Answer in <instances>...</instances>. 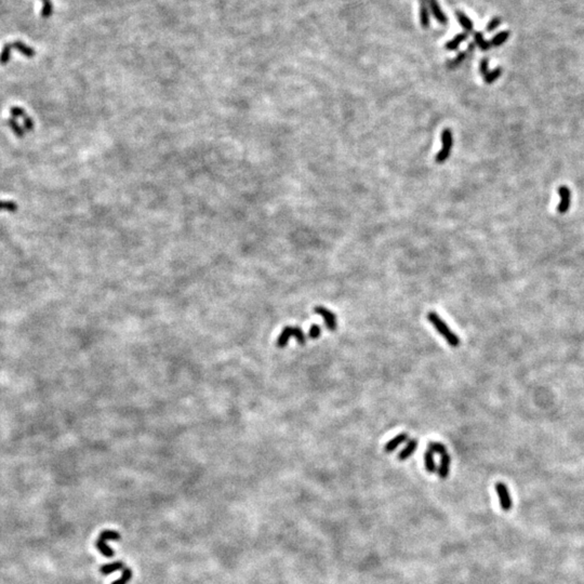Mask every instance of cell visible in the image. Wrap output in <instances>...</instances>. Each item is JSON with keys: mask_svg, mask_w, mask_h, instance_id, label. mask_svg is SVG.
Segmentation results:
<instances>
[{"mask_svg": "<svg viewBox=\"0 0 584 584\" xmlns=\"http://www.w3.org/2000/svg\"><path fill=\"white\" fill-rule=\"evenodd\" d=\"M428 319L434 328L439 332V335L445 339L449 345L452 347H458L460 345V338L449 328L445 321L439 317V315L435 312H430L428 314Z\"/></svg>", "mask_w": 584, "mask_h": 584, "instance_id": "6da1fadb", "label": "cell"}, {"mask_svg": "<svg viewBox=\"0 0 584 584\" xmlns=\"http://www.w3.org/2000/svg\"><path fill=\"white\" fill-rule=\"evenodd\" d=\"M121 535L119 533L114 530H104L98 535V538L96 542L97 548L102 555L106 557H113L115 555L114 550L110 546H108L107 541H117L120 540Z\"/></svg>", "mask_w": 584, "mask_h": 584, "instance_id": "7a4b0ae2", "label": "cell"}, {"mask_svg": "<svg viewBox=\"0 0 584 584\" xmlns=\"http://www.w3.org/2000/svg\"><path fill=\"white\" fill-rule=\"evenodd\" d=\"M441 143H442V147H441L439 153H438L435 157L436 163H439V165L440 163L445 162L449 158V156H450V153H451L453 138H452V132L450 129H445L442 131Z\"/></svg>", "mask_w": 584, "mask_h": 584, "instance_id": "3957f363", "label": "cell"}, {"mask_svg": "<svg viewBox=\"0 0 584 584\" xmlns=\"http://www.w3.org/2000/svg\"><path fill=\"white\" fill-rule=\"evenodd\" d=\"M494 488L496 493H498L502 510L506 512L510 511L512 509V499L506 485L503 483H496Z\"/></svg>", "mask_w": 584, "mask_h": 584, "instance_id": "277c9868", "label": "cell"}, {"mask_svg": "<svg viewBox=\"0 0 584 584\" xmlns=\"http://www.w3.org/2000/svg\"><path fill=\"white\" fill-rule=\"evenodd\" d=\"M314 312L318 314L319 316H321V318L324 319L326 327L331 331H335L337 329V317H336V314L332 313L331 311H329L328 308H326L324 306H316L314 308Z\"/></svg>", "mask_w": 584, "mask_h": 584, "instance_id": "5b68a950", "label": "cell"}, {"mask_svg": "<svg viewBox=\"0 0 584 584\" xmlns=\"http://www.w3.org/2000/svg\"><path fill=\"white\" fill-rule=\"evenodd\" d=\"M558 194L560 196V203L557 207V211L560 214H565L569 210L570 207V199H571V193L567 186L562 185L558 188Z\"/></svg>", "mask_w": 584, "mask_h": 584, "instance_id": "8992f818", "label": "cell"}, {"mask_svg": "<svg viewBox=\"0 0 584 584\" xmlns=\"http://www.w3.org/2000/svg\"><path fill=\"white\" fill-rule=\"evenodd\" d=\"M10 114L14 118H21L23 120V126H24L25 130L28 131H32L34 129V121L33 119L29 117L24 109L20 106H12L10 108Z\"/></svg>", "mask_w": 584, "mask_h": 584, "instance_id": "52a82bcc", "label": "cell"}, {"mask_svg": "<svg viewBox=\"0 0 584 584\" xmlns=\"http://www.w3.org/2000/svg\"><path fill=\"white\" fill-rule=\"evenodd\" d=\"M428 3H429L430 9H431V12L433 13L437 22L440 23L441 25H446L448 23V17L445 13L442 12V10H441L440 5H439V3H438L437 0H428Z\"/></svg>", "mask_w": 584, "mask_h": 584, "instance_id": "ba28073f", "label": "cell"}, {"mask_svg": "<svg viewBox=\"0 0 584 584\" xmlns=\"http://www.w3.org/2000/svg\"><path fill=\"white\" fill-rule=\"evenodd\" d=\"M10 46H11V49L19 51L20 53H22L27 58H32L35 56V50L32 48V47H29L26 44L21 42V40H15V42H13V43H10Z\"/></svg>", "mask_w": 584, "mask_h": 584, "instance_id": "9c48e42d", "label": "cell"}, {"mask_svg": "<svg viewBox=\"0 0 584 584\" xmlns=\"http://www.w3.org/2000/svg\"><path fill=\"white\" fill-rule=\"evenodd\" d=\"M420 23L423 28L430 27V7L428 0L420 1Z\"/></svg>", "mask_w": 584, "mask_h": 584, "instance_id": "30bf717a", "label": "cell"}, {"mask_svg": "<svg viewBox=\"0 0 584 584\" xmlns=\"http://www.w3.org/2000/svg\"><path fill=\"white\" fill-rule=\"evenodd\" d=\"M450 463H451L450 455H449L448 453L442 454L441 460H440V464H439V466H438V470H437L438 476L442 478V480H445V478H447L449 475V471H450Z\"/></svg>", "mask_w": 584, "mask_h": 584, "instance_id": "8fae6325", "label": "cell"}, {"mask_svg": "<svg viewBox=\"0 0 584 584\" xmlns=\"http://www.w3.org/2000/svg\"><path fill=\"white\" fill-rule=\"evenodd\" d=\"M407 438H408V435L406 433H401V434H398L397 436H395L393 439H390L387 443V445H385L384 451L388 452V453L393 452L395 449H397V447L400 446L402 442H405L407 440Z\"/></svg>", "mask_w": 584, "mask_h": 584, "instance_id": "7c38bea8", "label": "cell"}, {"mask_svg": "<svg viewBox=\"0 0 584 584\" xmlns=\"http://www.w3.org/2000/svg\"><path fill=\"white\" fill-rule=\"evenodd\" d=\"M417 447H418V440L417 439H411L410 441H409L407 443V446L399 452V454H398V460L399 461H405L408 458H410L411 455L413 454V452L417 450Z\"/></svg>", "mask_w": 584, "mask_h": 584, "instance_id": "4fadbf2b", "label": "cell"}, {"mask_svg": "<svg viewBox=\"0 0 584 584\" xmlns=\"http://www.w3.org/2000/svg\"><path fill=\"white\" fill-rule=\"evenodd\" d=\"M127 566H125V564L122 562H114L112 564H105L103 566H101L100 568V572L104 576H108L110 574H113L115 571H119V570H124Z\"/></svg>", "mask_w": 584, "mask_h": 584, "instance_id": "5bb4252c", "label": "cell"}, {"mask_svg": "<svg viewBox=\"0 0 584 584\" xmlns=\"http://www.w3.org/2000/svg\"><path fill=\"white\" fill-rule=\"evenodd\" d=\"M455 14H457L460 25L462 26L466 32H472L473 29H474V24H473L472 20L470 17H467L464 12H462V11H457Z\"/></svg>", "mask_w": 584, "mask_h": 584, "instance_id": "9a60e30c", "label": "cell"}, {"mask_svg": "<svg viewBox=\"0 0 584 584\" xmlns=\"http://www.w3.org/2000/svg\"><path fill=\"white\" fill-rule=\"evenodd\" d=\"M7 125H8V127L10 128V129L13 131V133L15 134V136L17 138H23V137H24V134H25L24 128L19 125V122H17L15 120L14 117L11 116L10 118L7 119Z\"/></svg>", "mask_w": 584, "mask_h": 584, "instance_id": "2e32d148", "label": "cell"}, {"mask_svg": "<svg viewBox=\"0 0 584 584\" xmlns=\"http://www.w3.org/2000/svg\"><path fill=\"white\" fill-rule=\"evenodd\" d=\"M467 39V34L466 33H462V34H459L457 36L453 37L450 42H448L446 44V49L447 50H450V51H454L459 48V46L461 43L465 42Z\"/></svg>", "mask_w": 584, "mask_h": 584, "instance_id": "e0dca14e", "label": "cell"}, {"mask_svg": "<svg viewBox=\"0 0 584 584\" xmlns=\"http://www.w3.org/2000/svg\"><path fill=\"white\" fill-rule=\"evenodd\" d=\"M292 327H286V328L282 331V334H280L278 340H277V346L278 347H285L287 345L288 342H289V339L292 337Z\"/></svg>", "mask_w": 584, "mask_h": 584, "instance_id": "ac0fdd59", "label": "cell"}, {"mask_svg": "<svg viewBox=\"0 0 584 584\" xmlns=\"http://www.w3.org/2000/svg\"><path fill=\"white\" fill-rule=\"evenodd\" d=\"M424 462H425V469L431 474H433L437 471V467L435 464V461H434V455L433 452L431 451H426L424 454Z\"/></svg>", "mask_w": 584, "mask_h": 584, "instance_id": "d6986e66", "label": "cell"}, {"mask_svg": "<svg viewBox=\"0 0 584 584\" xmlns=\"http://www.w3.org/2000/svg\"><path fill=\"white\" fill-rule=\"evenodd\" d=\"M474 40H475V44L478 46V48H480L482 51H487L491 48V43L485 40L484 35L481 32L474 33Z\"/></svg>", "mask_w": 584, "mask_h": 584, "instance_id": "ffe728a7", "label": "cell"}, {"mask_svg": "<svg viewBox=\"0 0 584 584\" xmlns=\"http://www.w3.org/2000/svg\"><path fill=\"white\" fill-rule=\"evenodd\" d=\"M510 37V32L509 31H503V32H500L499 34H496L495 36L492 38V40L490 43H491V46L493 47H499L503 45L507 39Z\"/></svg>", "mask_w": 584, "mask_h": 584, "instance_id": "44dd1931", "label": "cell"}, {"mask_svg": "<svg viewBox=\"0 0 584 584\" xmlns=\"http://www.w3.org/2000/svg\"><path fill=\"white\" fill-rule=\"evenodd\" d=\"M428 450L431 451V452H433V453H438V454H440V455L447 453V448L441 442H435V441L429 442Z\"/></svg>", "mask_w": 584, "mask_h": 584, "instance_id": "7402d4cb", "label": "cell"}, {"mask_svg": "<svg viewBox=\"0 0 584 584\" xmlns=\"http://www.w3.org/2000/svg\"><path fill=\"white\" fill-rule=\"evenodd\" d=\"M466 55H467V51H464V52H460V53L458 54V56H457V57H454L453 60H451V61H449V62H448V64H447L448 68L453 69V68H457V67H459V66L461 65V64L463 63V61L465 60V58H466Z\"/></svg>", "mask_w": 584, "mask_h": 584, "instance_id": "603a6c76", "label": "cell"}, {"mask_svg": "<svg viewBox=\"0 0 584 584\" xmlns=\"http://www.w3.org/2000/svg\"><path fill=\"white\" fill-rule=\"evenodd\" d=\"M501 74H502V68H501V67L495 68L494 71H492V72L490 71V72H489V73H488L486 76H484L485 83H486L487 85H491V84H493L494 81H495L496 79H498V78L500 77Z\"/></svg>", "mask_w": 584, "mask_h": 584, "instance_id": "cb8c5ba5", "label": "cell"}, {"mask_svg": "<svg viewBox=\"0 0 584 584\" xmlns=\"http://www.w3.org/2000/svg\"><path fill=\"white\" fill-rule=\"evenodd\" d=\"M131 579H132V570L130 568L126 567L124 570H122V575L119 579H117L112 584H128V582H129Z\"/></svg>", "mask_w": 584, "mask_h": 584, "instance_id": "d4e9b609", "label": "cell"}, {"mask_svg": "<svg viewBox=\"0 0 584 584\" xmlns=\"http://www.w3.org/2000/svg\"><path fill=\"white\" fill-rule=\"evenodd\" d=\"M292 330H293V332H292V337H294L296 339L297 343L301 344V345H304L306 343V336L304 332H303V330L300 327H292Z\"/></svg>", "mask_w": 584, "mask_h": 584, "instance_id": "484cf974", "label": "cell"}, {"mask_svg": "<svg viewBox=\"0 0 584 584\" xmlns=\"http://www.w3.org/2000/svg\"><path fill=\"white\" fill-rule=\"evenodd\" d=\"M17 203L15 201L11 200H0V210H5V211L15 212L17 210Z\"/></svg>", "mask_w": 584, "mask_h": 584, "instance_id": "4316f807", "label": "cell"}, {"mask_svg": "<svg viewBox=\"0 0 584 584\" xmlns=\"http://www.w3.org/2000/svg\"><path fill=\"white\" fill-rule=\"evenodd\" d=\"M43 1V9H42V16L47 19V17H50L52 14V11H53V7H52V2L51 0H42Z\"/></svg>", "mask_w": 584, "mask_h": 584, "instance_id": "83f0119b", "label": "cell"}, {"mask_svg": "<svg viewBox=\"0 0 584 584\" xmlns=\"http://www.w3.org/2000/svg\"><path fill=\"white\" fill-rule=\"evenodd\" d=\"M501 22H502L501 17H493V19L490 20L489 23L487 24L486 31L489 32V33L490 32H493L494 29H496V28H498L501 25Z\"/></svg>", "mask_w": 584, "mask_h": 584, "instance_id": "f1b7e54d", "label": "cell"}, {"mask_svg": "<svg viewBox=\"0 0 584 584\" xmlns=\"http://www.w3.org/2000/svg\"><path fill=\"white\" fill-rule=\"evenodd\" d=\"M321 334V329L318 325H312L311 326V329H309L308 332V337L311 339H318L320 337Z\"/></svg>", "mask_w": 584, "mask_h": 584, "instance_id": "f546056e", "label": "cell"}, {"mask_svg": "<svg viewBox=\"0 0 584 584\" xmlns=\"http://www.w3.org/2000/svg\"><path fill=\"white\" fill-rule=\"evenodd\" d=\"M480 71H481V74L483 76H486L490 72L489 71V62H488V58L487 57L483 58V60L481 61V63H480Z\"/></svg>", "mask_w": 584, "mask_h": 584, "instance_id": "4dcf8cb0", "label": "cell"}]
</instances>
